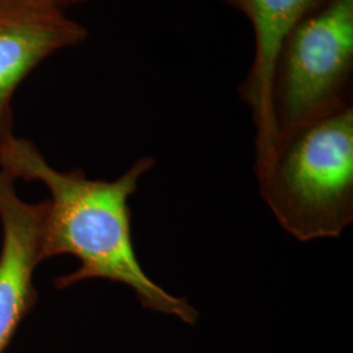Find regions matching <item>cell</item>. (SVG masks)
Listing matches in <instances>:
<instances>
[{"label":"cell","mask_w":353,"mask_h":353,"mask_svg":"<svg viewBox=\"0 0 353 353\" xmlns=\"http://www.w3.org/2000/svg\"><path fill=\"white\" fill-rule=\"evenodd\" d=\"M156 161L141 157L114 181L90 179L81 170L52 168L37 147L13 134L0 140L1 170L17 179L38 181L49 192L41 258L70 254L80 267L57 279L67 288L88 279H106L135 292L143 307L194 325L199 313L186 297H176L143 270L131 237L130 196Z\"/></svg>","instance_id":"1"},{"label":"cell","mask_w":353,"mask_h":353,"mask_svg":"<svg viewBox=\"0 0 353 353\" xmlns=\"http://www.w3.org/2000/svg\"><path fill=\"white\" fill-rule=\"evenodd\" d=\"M279 224L303 242L339 237L353 221V106L279 139L255 168Z\"/></svg>","instance_id":"2"},{"label":"cell","mask_w":353,"mask_h":353,"mask_svg":"<svg viewBox=\"0 0 353 353\" xmlns=\"http://www.w3.org/2000/svg\"><path fill=\"white\" fill-rule=\"evenodd\" d=\"M352 76L353 0H325L279 51L271 90L276 144L299 127L352 105Z\"/></svg>","instance_id":"3"},{"label":"cell","mask_w":353,"mask_h":353,"mask_svg":"<svg viewBox=\"0 0 353 353\" xmlns=\"http://www.w3.org/2000/svg\"><path fill=\"white\" fill-rule=\"evenodd\" d=\"M87 36L88 30L51 0H0V140L12 134L11 100L26 76Z\"/></svg>","instance_id":"4"},{"label":"cell","mask_w":353,"mask_h":353,"mask_svg":"<svg viewBox=\"0 0 353 353\" xmlns=\"http://www.w3.org/2000/svg\"><path fill=\"white\" fill-rule=\"evenodd\" d=\"M48 201L32 204L14 189V178L0 170V353L36 297L33 272L41 249Z\"/></svg>","instance_id":"5"},{"label":"cell","mask_w":353,"mask_h":353,"mask_svg":"<svg viewBox=\"0 0 353 353\" xmlns=\"http://www.w3.org/2000/svg\"><path fill=\"white\" fill-rule=\"evenodd\" d=\"M243 13L254 33V58L242 81L241 99L255 125V168L265 164L276 145L271 113V90L279 51L303 17L325 0H224Z\"/></svg>","instance_id":"6"},{"label":"cell","mask_w":353,"mask_h":353,"mask_svg":"<svg viewBox=\"0 0 353 353\" xmlns=\"http://www.w3.org/2000/svg\"><path fill=\"white\" fill-rule=\"evenodd\" d=\"M51 1H54L57 6H59L61 8L64 10V7L75 4V3H79V1H83V0H51Z\"/></svg>","instance_id":"7"}]
</instances>
